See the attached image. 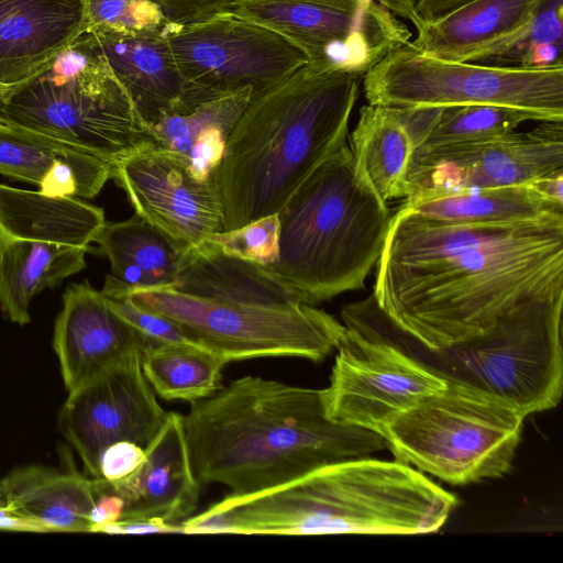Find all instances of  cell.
I'll list each match as a JSON object with an SVG mask.
<instances>
[{
  "mask_svg": "<svg viewBox=\"0 0 563 563\" xmlns=\"http://www.w3.org/2000/svg\"><path fill=\"white\" fill-rule=\"evenodd\" d=\"M84 34L125 35L163 31L170 23L150 0H80Z\"/></svg>",
  "mask_w": 563,
  "mask_h": 563,
  "instance_id": "obj_33",
  "label": "cell"
},
{
  "mask_svg": "<svg viewBox=\"0 0 563 563\" xmlns=\"http://www.w3.org/2000/svg\"><path fill=\"white\" fill-rule=\"evenodd\" d=\"M115 280L137 307L172 320L189 341L228 362L276 356L320 362L345 331L344 324L312 305L284 309L229 303L172 288L132 289Z\"/></svg>",
  "mask_w": 563,
  "mask_h": 563,
  "instance_id": "obj_10",
  "label": "cell"
},
{
  "mask_svg": "<svg viewBox=\"0 0 563 563\" xmlns=\"http://www.w3.org/2000/svg\"><path fill=\"white\" fill-rule=\"evenodd\" d=\"M93 242L110 261L111 275L129 288H170L176 282L184 252L136 213L106 222Z\"/></svg>",
  "mask_w": 563,
  "mask_h": 563,
  "instance_id": "obj_29",
  "label": "cell"
},
{
  "mask_svg": "<svg viewBox=\"0 0 563 563\" xmlns=\"http://www.w3.org/2000/svg\"><path fill=\"white\" fill-rule=\"evenodd\" d=\"M135 213L186 252L222 231L218 177L199 179L185 161L157 144L110 164Z\"/></svg>",
  "mask_w": 563,
  "mask_h": 563,
  "instance_id": "obj_16",
  "label": "cell"
},
{
  "mask_svg": "<svg viewBox=\"0 0 563 563\" xmlns=\"http://www.w3.org/2000/svg\"><path fill=\"white\" fill-rule=\"evenodd\" d=\"M173 24H189L231 10L232 0H150Z\"/></svg>",
  "mask_w": 563,
  "mask_h": 563,
  "instance_id": "obj_37",
  "label": "cell"
},
{
  "mask_svg": "<svg viewBox=\"0 0 563 563\" xmlns=\"http://www.w3.org/2000/svg\"><path fill=\"white\" fill-rule=\"evenodd\" d=\"M250 90L173 113L151 125L158 146L179 155L199 179L218 175L228 137L252 100Z\"/></svg>",
  "mask_w": 563,
  "mask_h": 563,
  "instance_id": "obj_26",
  "label": "cell"
},
{
  "mask_svg": "<svg viewBox=\"0 0 563 563\" xmlns=\"http://www.w3.org/2000/svg\"><path fill=\"white\" fill-rule=\"evenodd\" d=\"M0 530L44 532L38 525L15 514L2 500H0Z\"/></svg>",
  "mask_w": 563,
  "mask_h": 563,
  "instance_id": "obj_41",
  "label": "cell"
},
{
  "mask_svg": "<svg viewBox=\"0 0 563 563\" xmlns=\"http://www.w3.org/2000/svg\"><path fill=\"white\" fill-rule=\"evenodd\" d=\"M563 292L536 298L468 340L429 349L397 328L373 294L341 310L343 324L395 345L446 384L492 396L527 417L558 406L563 390Z\"/></svg>",
  "mask_w": 563,
  "mask_h": 563,
  "instance_id": "obj_6",
  "label": "cell"
},
{
  "mask_svg": "<svg viewBox=\"0 0 563 563\" xmlns=\"http://www.w3.org/2000/svg\"><path fill=\"white\" fill-rule=\"evenodd\" d=\"M22 85V84H21ZM20 85L0 84V104L19 87Z\"/></svg>",
  "mask_w": 563,
  "mask_h": 563,
  "instance_id": "obj_42",
  "label": "cell"
},
{
  "mask_svg": "<svg viewBox=\"0 0 563 563\" xmlns=\"http://www.w3.org/2000/svg\"><path fill=\"white\" fill-rule=\"evenodd\" d=\"M190 405L184 428L195 476L233 496L387 448L378 432L329 419L323 389L247 375Z\"/></svg>",
  "mask_w": 563,
  "mask_h": 563,
  "instance_id": "obj_2",
  "label": "cell"
},
{
  "mask_svg": "<svg viewBox=\"0 0 563 563\" xmlns=\"http://www.w3.org/2000/svg\"><path fill=\"white\" fill-rule=\"evenodd\" d=\"M231 11L290 38L309 63L362 76L411 40L406 24L373 0H232Z\"/></svg>",
  "mask_w": 563,
  "mask_h": 563,
  "instance_id": "obj_12",
  "label": "cell"
},
{
  "mask_svg": "<svg viewBox=\"0 0 563 563\" xmlns=\"http://www.w3.org/2000/svg\"><path fill=\"white\" fill-rule=\"evenodd\" d=\"M102 489L101 477L25 466L0 481V500L44 532H90V512Z\"/></svg>",
  "mask_w": 563,
  "mask_h": 563,
  "instance_id": "obj_22",
  "label": "cell"
},
{
  "mask_svg": "<svg viewBox=\"0 0 563 563\" xmlns=\"http://www.w3.org/2000/svg\"><path fill=\"white\" fill-rule=\"evenodd\" d=\"M548 0H474L416 29L409 44L424 55L471 62L527 26Z\"/></svg>",
  "mask_w": 563,
  "mask_h": 563,
  "instance_id": "obj_23",
  "label": "cell"
},
{
  "mask_svg": "<svg viewBox=\"0 0 563 563\" xmlns=\"http://www.w3.org/2000/svg\"><path fill=\"white\" fill-rule=\"evenodd\" d=\"M91 532L109 534H147V533H183L181 523H168L162 520H118L102 523L92 529Z\"/></svg>",
  "mask_w": 563,
  "mask_h": 563,
  "instance_id": "obj_38",
  "label": "cell"
},
{
  "mask_svg": "<svg viewBox=\"0 0 563 563\" xmlns=\"http://www.w3.org/2000/svg\"><path fill=\"white\" fill-rule=\"evenodd\" d=\"M82 34L80 0H0V84L31 79Z\"/></svg>",
  "mask_w": 563,
  "mask_h": 563,
  "instance_id": "obj_19",
  "label": "cell"
},
{
  "mask_svg": "<svg viewBox=\"0 0 563 563\" xmlns=\"http://www.w3.org/2000/svg\"><path fill=\"white\" fill-rule=\"evenodd\" d=\"M525 418L492 396L448 384L393 417L380 434L396 461L466 485L509 471Z\"/></svg>",
  "mask_w": 563,
  "mask_h": 563,
  "instance_id": "obj_8",
  "label": "cell"
},
{
  "mask_svg": "<svg viewBox=\"0 0 563 563\" xmlns=\"http://www.w3.org/2000/svg\"><path fill=\"white\" fill-rule=\"evenodd\" d=\"M57 162L73 165L102 187L111 178L110 163L102 158L13 125L0 115V174L40 186Z\"/></svg>",
  "mask_w": 563,
  "mask_h": 563,
  "instance_id": "obj_32",
  "label": "cell"
},
{
  "mask_svg": "<svg viewBox=\"0 0 563 563\" xmlns=\"http://www.w3.org/2000/svg\"><path fill=\"white\" fill-rule=\"evenodd\" d=\"M529 184L545 200L563 206V169L540 177Z\"/></svg>",
  "mask_w": 563,
  "mask_h": 563,
  "instance_id": "obj_40",
  "label": "cell"
},
{
  "mask_svg": "<svg viewBox=\"0 0 563 563\" xmlns=\"http://www.w3.org/2000/svg\"><path fill=\"white\" fill-rule=\"evenodd\" d=\"M145 459L128 477L109 483L124 500L120 520L157 519L176 523L196 509L199 482L192 471L184 416L167 412L159 431L144 448Z\"/></svg>",
  "mask_w": 563,
  "mask_h": 563,
  "instance_id": "obj_18",
  "label": "cell"
},
{
  "mask_svg": "<svg viewBox=\"0 0 563 563\" xmlns=\"http://www.w3.org/2000/svg\"><path fill=\"white\" fill-rule=\"evenodd\" d=\"M345 327L330 384L323 388L327 417L380 433L396 415L442 391L448 384L389 342Z\"/></svg>",
  "mask_w": 563,
  "mask_h": 563,
  "instance_id": "obj_13",
  "label": "cell"
},
{
  "mask_svg": "<svg viewBox=\"0 0 563 563\" xmlns=\"http://www.w3.org/2000/svg\"><path fill=\"white\" fill-rule=\"evenodd\" d=\"M164 32L181 78L177 113L245 90L255 98L309 63L290 38L231 10Z\"/></svg>",
  "mask_w": 563,
  "mask_h": 563,
  "instance_id": "obj_11",
  "label": "cell"
},
{
  "mask_svg": "<svg viewBox=\"0 0 563 563\" xmlns=\"http://www.w3.org/2000/svg\"><path fill=\"white\" fill-rule=\"evenodd\" d=\"M145 450L131 441H118L107 446L99 460L100 477L109 483L121 481L142 464Z\"/></svg>",
  "mask_w": 563,
  "mask_h": 563,
  "instance_id": "obj_36",
  "label": "cell"
},
{
  "mask_svg": "<svg viewBox=\"0 0 563 563\" xmlns=\"http://www.w3.org/2000/svg\"><path fill=\"white\" fill-rule=\"evenodd\" d=\"M563 121L478 142L416 151L406 197L529 184L563 169Z\"/></svg>",
  "mask_w": 563,
  "mask_h": 563,
  "instance_id": "obj_14",
  "label": "cell"
},
{
  "mask_svg": "<svg viewBox=\"0 0 563 563\" xmlns=\"http://www.w3.org/2000/svg\"><path fill=\"white\" fill-rule=\"evenodd\" d=\"M172 289L229 303L290 309L300 296L267 266L230 256L207 241L183 253Z\"/></svg>",
  "mask_w": 563,
  "mask_h": 563,
  "instance_id": "obj_21",
  "label": "cell"
},
{
  "mask_svg": "<svg viewBox=\"0 0 563 563\" xmlns=\"http://www.w3.org/2000/svg\"><path fill=\"white\" fill-rule=\"evenodd\" d=\"M474 0H382L395 15L411 22L415 29L435 22Z\"/></svg>",
  "mask_w": 563,
  "mask_h": 563,
  "instance_id": "obj_35",
  "label": "cell"
},
{
  "mask_svg": "<svg viewBox=\"0 0 563 563\" xmlns=\"http://www.w3.org/2000/svg\"><path fill=\"white\" fill-rule=\"evenodd\" d=\"M141 351L125 353L68 391L59 411L60 432L95 478L107 446L131 441L145 448L167 416L144 376Z\"/></svg>",
  "mask_w": 563,
  "mask_h": 563,
  "instance_id": "obj_15",
  "label": "cell"
},
{
  "mask_svg": "<svg viewBox=\"0 0 563 563\" xmlns=\"http://www.w3.org/2000/svg\"><path fill=\"white\" fill-rule=\"evenodd\" d=\"M124 508V500L113 493L109 483L103 479V489L99 494L90 512L91 529L102 523L120 520Z\"/></svg>",
  "mask_w": 563,
  "mask_h": 563,
  "instance_id": "obj_39",
  "label": "cell"
},
{
  "mask_svg": "<svg viewBox=\"0 0 563 563\" xmlns=\"http://www.w3.org/2000/svg\"><path fill=\"white\" fill-rule=\"evenodd\" d=\"M13 125L108 163L157 144L106 58L82 34L1 104Z\"/></svg>",
  "mask_w": 563,
  "mask_h": 563,
  "instance_id": "obj_7",
  "label": "cell"
},
{
  "mask_svg": "<svg viewBox=\"0 0 563 563\" xmlns=\"http://www.w3.org/2000/svg\"><path fill=\"white\" fill-rule=\"evenodd\" d=\"M155 345L120 317L88 282L64 292L53 335L65 388L70 391L125 353Z\"/></svg>",
  "mask_w": 563,
  "mask_h": 563,
  "instance_id": "obj_17",
  "label": "cell"
},
{
  "mask_svg": "<svg viewBox=\"0 0 563 563\" xmlns=\"http://www.w3.org/2000/svg\"><path fill=\"white\" fill-rule=\"evenodd\" d=\"M88 247L8 239L0 261V308L12 322H30L29 307L46 287L80 272Z\"/></svg>",
  "mask_w": 563,
  "mask_h": 563,
  "instance_id": "obj_25",
  "label": "cell"
},
{
  "mask_svg": "<svg viewBox=\"0 0 563 563\" xmlns=\"http://www.w3.org/2000/svg\"><path fill=\"white\" fill-rule=\"evenodd\" d=\"M395 110L412 137L415 152L497 137L537 121L520 110L485 104Z\"/></svg>",
  "mask_w": 563,
  "mask_h": 563,
  "instance_id": "obj_30",
  "label": "cell"
},
{
  "mask_svg": "<svg viewBox=\"0 0 563 563\" xmlns=\"http://www.w3.org/2000/svg\"><path fill=\"white\" fill-rule=\"evenodd\" d=\"M8 239L9 238L4 234V232L2 231V229L0 227V261H1V254H2L3 246Z\"/></svg>",
  "mask_w": 563,
  "mask_h": 563,
  "instance_id": "obj_43",
  "label": "cell"
},
{
  "mask_svg": "<svg viewBox=\"0 0 563 563\" xmlns=\"http://www.w3.org/2000/svg\"><path fill=\"white\" fill-rule=\"evenodd\" d=\"M205 241L227 255L272 265L279 252L278 216L274 213L236 229L220 231Z\"/></svg>",
  "mask_w": 563,
  "mask_h": 563,
  "instance_id": "obj_34",
  "label": "cell"
},
{
  "mask_svg": "<svg viewBox=\"0 0 563 563\" xmlns=\"http://www.w3.org/2000/svg\"><path fill=\"white\" fill-rule=\"evenodd\" d=\"M368 104L394 109L471 104L520 110L537 121H563V63L501 67L424 55L409 42L363 76Z\"/></svg>",
  "mask_w": 563,
  "mask_h": 563,
  "instance_id": "obj_9",
  "label": "cell"
},
{
  "mask_svg": "<svg viewBox=\"0 0 563 563\" xmlns=\"http://www.w3.org/2000/svg\"><path fill=\"white\" fill-rule=\"evenodd\" d=\"M104 223L103 209L76 197L0 184V227L10 239L88 247Z\"/></svg>",
  "mask_w": 563,
  "mask_h": 563,
  "instance_id": "obj_24",
  "label": "cell"
},
{
  "mask_svg": "<svg viewBox=\"0 0 563 563\" xmlns=\"http://www.w3.org/2000/svg\"><path fill=\"white\" fill-rule=\"evenodd\" d=\"M456 504L412 466L364 456L251 495L229 494L181 526L186 534H420L438 531Z\"/></svg>",
  "mask_w": 563,
  "mask_h": 563,
  "instance_id": "obj_3",
  "label": "cell"
},
{
  "mask_svg": "<svg viewBox=\"0 0 563 563\" xmlns=\"http://www.w3.org/2000/svg\"><path fill=\"white\" fill-rule=\"evenodd\" d=\"M277 216L278 258L267 267L312 306L364 287L393 217L347 143L314 168Z\"/></svg>",
  "mask_w": 563,
  "mask_h": 563,
  "instance_id": "obj_5",
  "label": "cell"
},
{
  "mask_svg": "<svg viewBox=\"0 0 563 563\" xmlns=\"http://www.w3.org/2000/svg\"><path fill=\"white\" fill-rule=\"evenodd\" d=\"M404 200L399 210L427 220L452 223L516 222L563 214V206L545 200L530 184L468 188L411 196Z\"/></svg>",
  "mask_w": 563,
  "mask_h": 563,
  "instance_id": "obj_27",
  "label": "cell"
},
{
  "mask_svg": "<svg viewBox=\"0 0 563 563\" xmlns=\"http://www.w3.org/2000/svg\"><path fill=\"white\" fill-rule=\"evenodd\" d=\"M374 1H377V2H379V3H380V1H382V0H374Z\"/></svg>",
  "mask_w": 563,
  "mask_h": 563,
  "instance_id": "obj_44",
  "label": "cell"
},
{
  "mask_svg": "<svg viewBox=\"0 0 563 563\" xmlns=\"http://www.w3.org/2000/svg\"><path fill=\"white\" fill-rule=\"evenodd\" d=\"M229 362L207 349L187 343H165L141 351L144 376L165 400L195 402L213 395L221 386Z\"/></svg>",
  "mask_w": 563,
  "mask_h": 563,
  "instance_id": "obj_31",
  "label": "cell"
},
{
  "mask_svg": "<svg viewBox=\"0 0 563 563\" xmlns=\"http://www.w3.org/2000/svg\"><path fill=\"white\" fill-rule=\"evenodd\" d=\"M563 292V214L452 223L397 210L376 264L373 296L429 349L479 335L518 307Z\"/></svg>",
  "mask_w": 563,
  "mask_h": 563,
  "instance_id": "obj_1",
  "label": "cell"
},
{
  "mask_svg": "<svg viewBox=\"0 0 563 563\" xmlns=\"http://www.w3.org/2000/svg\"><path fill=\"white\" fill-rule=\"evenodd\" d=\"M362 79L308 63L249 102L218 169L222 231L277 213L314 168L346 144Z\"/></svg>",
  "mask_w": 563,
  "mask_h": 563,
  "instance_id": "obj_4",
  "label": "cell"
},
{
  "mask_svg": "<svg viewBox=\"0 0 563 563\" xmlns=\"http://www.w3.org/2000/svg\"><path fill=\"white\" fill-rule=\"evenodd\" d=\"M164 31L85 34L106 58L148 126L177 113L180 103L181 78Z\"/></svg>",
  "mask_w": 563,
  "mask_h": 563,
  "instance_id": "obj_20",
  "label": "cell"
},
{
  "mask_svg": "<svg viewBox=\"0 0 563 563\" xmlns=\"http://www.w3.org/2000/svg\"><path fill=\"white\" fill-rule=\"evenodd\" d=\"M347 145L356 168L384 201L405 199L415 144L395 109L363 106Z\"/></svg>",
  "mask_w": 563,
  "mask_h": 563,
  "instance_id": "obj_28",
  "label": "cell"
}]
</instances>
